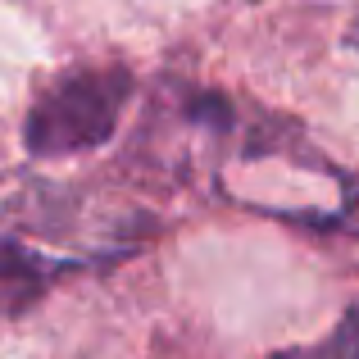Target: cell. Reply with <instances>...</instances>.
I'll list each match as a JSON object with an SVG mask.
<instances>
[{
  "label": "cell",
  "instance_id": "4",
  "mask_svg": "<svg viewBox=\"0 0 359 359\" xmlns=\"http://www.w3.org/2000/svg\"><path fill=\"white\" fill-rule=\"evenodd\" d=\"M191 118H201V123H214V128H223L228 123V100L223 96H191Z\"/></svg>",
  "mask_w": 359,
  "mask_h": 359
},
{
  "label": "cell",
  "instance_id": "3",
  "mask_svg": "<svg viewBox=\"0 0 359 359\" xmlns=\"http://www.w3.org/2000/svg\"><path fill=\"white\" fill-rule=\"evenodd\" d=\"M269 359H359V300L341 314V323L332 327V337H323L318 346H296V351H278Z\"/></svg>",
  "mask_w": 359,
  "mask_h": 359
},
{
  "label": "cell",
  "instance_id": "1",
  "mask_svg": "<svg viewBox=\"0 0 359 359\" xmlns=\"http://www.w3.org/2000/svg\"><path fill=\"white\" fill-rule=\"evenodd\" d=\"M132 96V73L123 64L109 69H69L36 91L23 123V146L36 159L96 150L114 137L118 114Z\"/></svg>",
  "mask_w": 359,
  "mask_h": 359
},
{
  "label": "cell",
  "instance_id": "2",
  "mask_svg": "<svg viewBox=\"0 0 359 359\" xmlns=\"http://www.w3.org/2000/svg\"><path fill=\"white\" fill-rule=\"evenodd\" d=\"M60 269H69V264H46L41 255H27L14 237H0V287H5V296H14V305H9L14 314L41 296Z\"/></svg>",
  "mask_w": 359,
  "mask_h": 359
}]
</instances>
